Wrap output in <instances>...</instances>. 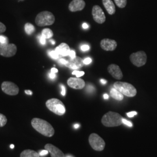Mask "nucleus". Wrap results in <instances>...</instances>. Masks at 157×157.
I'll return each mask as SVG.
<instances>
[{
	"mask_svg": "<svg viewBox=\"0 0 157 157\" xmlns=\"http://www.w3.org/2000/svg\"><path fill=\"white\" fill-rule=\"evenodd\" d=\"M31 124L32 127L37 132L44 136L51 137L55 133V130L52 126L47 121L40 118H33Z\"/></svg>",
	"mask_w": 157,
	"mask_h": 157,
	"instance_id": "f257e3e1",
	"label": "nucleus"
},
{
	"mask_svg": "<svg viewBox=\"0 0 157 157\" xmlns=\"http://www.w3.org/2000/svg\"><path fill=\"white\" fill-rule=\"evenodd\" d=\"M122 119L123 117L119 113L109 111L102 117L101 123L106 127H116L123 124Z\"/></svg>",
	"mask_w": 157,
	"mask_h": 157,
	"instance_id": "f03ea898",
	"label": "nucleus"
},
{
	"mask_svg": "<svg viewBox=\"0 0 157 157\" xmlns=\"http://www.w3.org/2000/svg\"><path fill=\"white\" fill-rule=\"evenodd\" d=\"M47 108L57 115L62 116L66 112V108L62 101L57 98H51L46 101Z\"/></svg>",
	"mask_w": 157,
	"mask_h": 157,
	"instance_id": "7ed1b4c3",
	"label": "nucleus"
},
{
	"mask_svg": "<svg viewBox=\"0 0 157 157\" xmlns=\"http://www.w3.org/2000/svg\"><path fill=\"white\" fill-rule=\"evenodd\" d=\"M113 87L121 92L124 95L133 97L137 94V90L132 84L123 82H116L113 83Z\"/></svg>",
	"mask_w": 157,
	"mask_h": 157,
	"instance_id": "20e7f679",
	"label": "nucleus"
},
{
	"mask_svg": "<svg viewBox=\"0 0 157 157\" xmlns=\"http://www.w3.org/2000/svg\"><path fill=\"white\" fill-rule=\"evenodd\" d=\"M55 22L54 15L49 11L39 13L35 19V23L39 26H45L52 25Z\"/></svg>",
	"mask_w": 157,
	"mask_h": 157,
	"instance_id": "39448f33",
	"label": "nucleus"
},
{
	"mask_svg": "<svg viewBox=\"0 0 157 157\" xmlns=\"http://www.w3.org/2000/svg\"><path fill=\"white\" fill-rule=\"evenodd\" d=\"M89 142L91 148L97 151L104 150L105 143L103 139L96 133H91L89 137Z\"/></svg>",
	"mask_w": 157,
	"mask_h": 157,
	"instance_id": "423d86ee",
	"label": "nucleus"
},
{
	"mask_svg": "<svg viewBox=\"0 0 157 157\" xmlns=\"http://www.w3.org/2000/svg\"><path fill=\"white\" fill-rule=\"evenodd\" d=\"M130 60L136 67H141L144 65L147 62L146 52L143 51L134 52L130 55Z\"/></svg>",
	"mask_w": 157,
	"mask_h": 157,
	"instance_id": "0eeeda50",
	"label": "nucleus"
},
{
	"mask_svg": "<svg viewBox=\"0 0 157 157\" xmlns=\"http://www.w3.org/2000/svg\"><path fill=\"white\" fill-rule=\"evenodd\" d=\"M17 51V46L14 44L0 43V56L5 57H11L16 54Z\"/></svg>",
	"mask_w": 157,
	"mask_h": 157,
	"instance_id": "6e6552de",
	"label": "nucleus"
},
{
	"mask_svg": "<svg viewBox=\"0 0 157 157\" xmlns=\"http://www.w3.org/2000/svg\"><path fill=\"white\" fill-rule=\"evenodd\" d=\"M1 89L6 94L10 95H16L19 93V89L18 86L11 82L6 81L1 84Z\"/></svg>",
	"mask_w": 157,
	"mask_h": 157,
	"instance_id": "1a4fd4ad",
	"label": "nucleus"
},
{
	"mask_svg": "<svg viewBox=\"0 0 157 157\" xmlns=\"http://www.w3.org/2000/svg\"><path fill=\"white\" fill-rule=\"evenodd\" d=\"M92 15L95 22L102 24L105 22L106 17L101 7L98 6H94L92 9Z\"/></svg>",
	"mask_w": 157,
	"mask_h": 157,
	"instance_id": "9d476101",
	"label": "nucleus"
},
{
	"mask_svg": "<svg viewBox=\"0 0 157 157\" xmlns=\"http://www.w3.org/2000/svg\"><path fill=\"white\" fill-rule=\"evenodd\" d=\"M67 61V63L65 66L72 69L77 70L84 66V59L78 56H76L73 58H70Z\"/></svg>",
	"mask_w": 157,
	"mask_h": 157,
	"instance_id": "9b49d317",
	"label": "nucleus"
},
{
	"mask_svg": "<svg viewBox=\"0 0 157 157\" xmlns=\"http://www.w3.org/2000/svg\"><path fill=\"white\" fill-rule=\"evenodd\" d=\"M67 84L73 89L80 90L84 88L85 82L80 78H70L67 79Z\"/></svg>",
	"mask_w": 157,
	"mask_h": 157,
	"instance_id": "f8f14e48",
	"label": "nucleus"
},
{
	"mask_svg": "<svg viewBox=\"0 0 157 157\" xmlns=\"http://www.w3.org/2000/svg\"><path fill=\"white\" fill-rule=\"evenodd\" d=\"M101 48L107 51H114L117 47V43L114 40L104 39L100 42Z\"/></svg>",
	"mask_w": 157,
	"mask_h": 157,
	"instance_id": "ddd939ff",
	"label": "nucleus"
},
{
	"mask_svg": "<svg viewBox=\"0 0 157 157\" xmlns=\"http://www.w3.org/2000/svg\"><path fill=\"white\" fill-rule=\"evenodd\" d=\"M108 71L112 77L117 80L123 78V73L120 67L116 64H111L108 67Z\"/></svg>",
	"mask_w": 157,
	"mask_h": 157,
	"instance_id": "4468645a",
	"label": "nucleus"
},
{
	"mask_svg": "<svg viewBox=\"0 0 157 157\" xmlns=\"http://www.w3.org/2000/svg\"><path fill=\"white\" fill-rule=\"evenodd\" d=\"M85 6L84 0H73L69 5V10L71 12L80 11L84 9Z\"/></svg>",
	"mask_w": 157,
	"mask_h": 157,
	"instance_id": "2eb2a0df",
	"label": "nucleus"
},
{
	"mask_svg": "<svg viewBox=\"0 0 157 157\" xmlns=\"http://www.w3.org/2000/svg\"><path fill=\"white\" fill-rule=\"evenodd\" d=\"M44 148L45 150L50 153L51 157H66L61 150L51 144H47Z\"/></svg>",
	"mask_w": 157,
	"mask_h": 157,
	"instance_id": "dca6fc26",
	"label": "nucleus"
},
{
	"mask_svg": "<svg viewBox=\"0 0 157 157\" xmlns=\"http://www.w3.org/2000/svg\"><path fill=\"white\" fill-rule=\"evenodd\" d=\"M55 50L56 51V52L59 56H69V54L71 51L69 45L65 43H62L58 47H56Z\"/></svg>",
	"mask_w": 157,
	"mask_h": 157,
	"instance_id": "f3484780",
	"label": "nucleus"
},
{
	"mask_svg": "<svg viewBox=\"0 0 157 157\" xmlns=\"http://www.w3.org/2000/svg\"><path fill=\"white\" fill-rule=\"evenodd\" d=\"M102 4L109 15H113L115 13V6L112 0H102Z\"/></svg>",
	"mask_w": 157,
	"mask_h": 157,
	"instance_id": "a211bd4d",
	"label": "nucleus"
},
{
	"mask_svg": "<svg viewBox=\"0 0 157 157\" xmlns=\"http://www.w3.org/2000/svg\"><path fill=\"white\" fill-rule=\"evenodd\" d=\"M110 95L112 98L117 101H122L124 99V95L114 87L111 89Z\"/></svg>",
	"mask_w": 157,
	"mask_h": 157,
	"instance_id": "6ab92c4d",
	"label": "nucleus"
},
{
	"mask_svg": "<svg viewBox=\"0 0 157 157\" xmlns=\"http://www.w3.org/2000/svg\"><path fill=\"white\" fill-rule=\"evenodd\" d=\"M20 157H40V155L32 150H25L21 152Z\"/></svg>",
	"mask_w": 157,
	"mask_h": 157,
	"instance_id": "aec40b11",
	"label": "nucleus"
},
{
	"mask_svg": "<svg viewBox=\"0 0 157 157\" xmlns=\"http://www.w3.org/2000/svg\"><path fill=\"white\" fill-rule=\"evenodd\" d=\"M41 35L46 39H49L53 36L54 34H53L52 31L50 29L46 28L42 30Z\"/></svg>",
	"mask_w": 157,
	"mask_h": 157,
	"instance_id": "412c9836",
	"label": "nucleus"
},
{
	"mask_svg": "<svg viewBox=\"0 0 157 157\" xmlns=\"http://www.w3.org/2000/svg\"><path fill=\"white\" fill-rule=\"evenodd\" d=\"M25 32L28 35H31L35 31V28L33 25L30 23H27L25 25Z\"/></svg>",
	"mask_w": 157,
	"mask_h": 157,
	"instance_id": "4be33fe9",
	"label": "nucleus"
},
{
	"mask_svg": "<svg viewBox=\"0 0 157 157\" xmlns=\"http://www.w3.org/2000/svg\"><path fill=\"white\" fill-rule=\"evenodd\" d=\"M114 1L120 8H124L127 4V0H114Z\"/></svg>",
	"mask_w": 157,
	"mask_h": 157,
	"instance_id": "5701e85b",
	"label": "nucleus"
},
{
	"mask_svg": "<svg viewBox=\"0 0 157 157\" xmlns=\"http://www.w3.org/2000/svg\"><path fill=\"white\" fill-rule=\"evenodd\" d=\"M7 123V118L2 113H0V128L3 127Z\"/></svg>",
	"mask_w": 157,
	"mask_h": 157,
	"instance_id": "b1692460",
	"label": "nucleus"
},
{
	"mask_svg": "<svg viewBox=\"0 0 157 157\" xmlns=\"http://www.w3.org/2000/svg\"><path fill=\"white\" fill-rule=\"evenodd\" d=\"M48 55L51 58L54 59H57L59 58V55L57 53L56 50H51L48 51Z\"/></svg>",
	"mask_w": 157,
	"mask_h": 157,
	"instance_id": "393cba45",
	"label": "nucleus"
},
{
	"mask_svg": "<svg viewBox=\"0 0 157 157\" xmlns=\"http://www.w3.org/2000/svg\"><path fill=\"white\" fill-rule=\"evenodd\" d=\"M84 73H84V72H83V71H78L75 70L72 73V74L74 75H76L77 78H80V77L83 76Z\"/></svg>",
	"mask_w": 157,
	"mask_h": 157,
	"instance_id": "a878e982",
	"label": "nucleus"
},
{
	"mask_svg": "<svg viewBox=\"0 0 157 157\" xmlns=\"http://www.w3.org/2000/svg\"><path fill=\"white\" fill-rule=\"evenodd\" d=\"M0 43L1 44H7L8 43V39L6 36H0Z\"/></svg>",
	"mask_w": 157,
	"mask_h": 157,
	"instance_id": "bb28decb",
	"label": "nucleus"
},
{
	"mask_svg": "<svg viewBox=\"0 0 157 157\" xmlns=\"http://www.w3.org/2000/svg\"><path fill=\"white\" fill-rule=\"evenodd\" d=\"M38 39L39 40L40 43L42 45H45L46 44V39L44 38L41 34L38 36Z\"/></svg>",
	"mask_w": 157,
	"mask_h": 157,
	"instance_id": "cd10ccee",
	"label": "nucleus"
},
{
	"mask_svg": "<svg viewBox=\"0 0 157 157\" xmlns=\"http://www.w3.org/2000/svg\"><path fill=\"white\" fill-rule=\"evenodd\" d=\"M6 30V26L4 24L0 22V33H4Z\"/></svg>",
	"mask_w": 157,
	"mask_h": 157,
	"instance_id": "c85d7f7f",
	"label": "nucleus"
},
{
	"mask_svg": "<svg viewBox=\"0 0 157 157\" xmlns=\"http://www.w3.org/2000/svg\"><path fill=\"white\" fill-rule=\"evenodd\" d=\"M122 122H123V124L128 126L129 127H132L133 126V124L131 122H130L129 121H128V120H126L124 118H123V119H122Z\"/></svg>",
	"mask_w": 157,
	"mask_h": 157,
	"instance_id": "c756f323",
	"label": "nucleus"
},
{
	"mask_svg": "<svg viewBox=\"0 0 157 157\" xmlns=\"http://www.w3.org/2000/svg\"><path fill=\"white\" fill-rule=\"evenodd\" d=\"M80 48H81L82 50L83 51H88L90 49V47H89V45L84 44V45H82L80 47Z\"/></svg>",
	"mask_w": 157,
	"mask_h": 157,
	"instance_id": "7c9ffc66",
	"label": "nucleus"
},
{
	"mask_svg": "<svg viewBox=\"0 0 157 157\" xmlns=\"http://www.w3.org/2000/svg\"><path fill=\"white\" fill-rule=\"evenodd\" d=\"M126 114H127L128 117H129V118H132L135 115H136L137 114V112H136V111H133V112H128Z\"/></svg>",
	"mask_w": 157,
	"mask_h": 157,
	"instance_id": "2f4dec72",
	"label": "nucleus"
},
{
	"mask_svg": "<svg viewBox=\"0 0 157 157\" xmlns=\"http://www.w3.org/2000/svg\"><path fill=\"white\" fill-rule=\"evenodd\" d=\"M61 94L63 96H65L66 95V88L63 85V84H61Z\"/></svg>",
	"mask_w": 157,
	"mask_h": 157,
	"instance_id": "473e14b6",
	"label": "nucleus"
},
{
	"mask_svg": "<svg viewBox=\"0 0 157 157\" xmlns=\"http://www.w3.org/2000/svg\"><path fill=\"white\" fill-rule=\"evenodd\" d=\"M92 62V59L90 58H87L84 59V65H89Z\"/></svg>",
	"mask_w": 157,
	"mask_h": 157,
	"instance_id": "72a5a7b5",
	"label": "nucleus"
},
{
	"mask_svg": "<svg viewBox=\"0 0 157 157\" xmlns=\"http://www.w3.org/2000/svg\"><path fill=\"white\" fill-rule=\"evenodd\" d=\"M69 56L70 58H75V57H76V52H75V51L74 50H71L70 51V53H69Z\"/></svg>",
	"mask_w": 157,
	"mask_h": 157,
	"instance_id": "f704fd0d",
	"label": "nucleus"
},
{
	"mask_svg": "<svg viewBox=\"0 0 157 157\" xmlns=\"http://www.w3.org/2000/svg\"><path fill=\"white\" fill-rule=\"evenodd\" d=\"M48 153H49L48 151L47 150H42V151L40 152V156H44V155H47Z\"/></svg>",
	"mask_w": 157,
	"mask_h": 157,
	"instance_id": "c9c22d12",
	"label": "nucleus"
},
{
	"mask_svg": "<svg viewBox=\"0 0 157 157\" xmlns=\"http://www.w3.org/2000/svg\"><path fill=\"white\" fill-rule=\"evenodd\" d=\"M59 63H60L61 64H62V65H66L67 63V60H66V59H65L61 58V59H60L59 60Z\"/></svg>",
	"mask_w": 157,
	"mask_h": 157,
	"instance_id": "e433bc0d",
	"label": "nucleus"
},
{
	"mask_svg": "<svg viewBox=\"0 0 157 157\" xmlns=\"http://www.w3.org/2000/svg\"><path fill=\"white\" fill-rule=\"evenodd\" d=\"M48 75H49L50 78H51V79H54V78H56V73H52V72H51L50 73H49Z\"/></svg>",
	"mask_w": 157,
	"mask_h": 157,
	"instance_id": "4c0bfd02",
	"label": "nucleus"
},
{
	"mask_svg": "<svg viewBox=\"0 0 157 157\" xmlns=\"http://www.w3.org/2000/svg\"><path fill=\"white\" fill-rule=\"evenodd\" d=\"M25 93H26V94H28V95H32L33 94V92H32L31 90H25Z\"/></svg>",
	"mask_w": 157,
	"mask_h": 157,
	"instance_id": "58836bf2",
	"label": "nucleus"
},
{
	"mask_svg": "<svg viewBox=\"0 0 157 157\" xmlns=\"http://www.w3.org/2000/svg\"><path fill=\"white\" fill-rule=\"evenodd\" d=\"M51 72H52V73H58V70L57 69H56V68H55V67H52V68L51 69Z\"/></svg>",
	"mask_w": 157,
	"mask_h": 157,
	"instance_id": "ea45409f",
	"label": "nucleus"
},
{
	"mask_svg": "<svg viewBox=\"0 0 157 157\" xmlns=\"http://www.w3.org/2000/svg\"><path fill=\"white\" fill-rule=\"evenodd\" d=\"M82 26H83V28L84 29L89 28V25H88L86 23H84L83 24Z\"/></svg>",
	"mask_w": 157,
	"mask_h": 157,
	"instance_id": "a19ab883",
	"label": "nucleus"
},
{
	"mask_svg": "<svg viewBox=\"0 0 157 157\" xmlns=\"http://www.w3.org/2000/svg\"><path fill=\"white\" fill-rule=\"evenodd\" d=\"M100 82H101V83L102 84H104L107 83V80H104V79H101V80H100Z\"/></svg>",
	"mask_w": 157,
	"mask_h": 157,
	"instance_id": "79ce46f5",
	"label": "nucleus"
},
{
	"mask_svg": "<svg viewBox=\"0 0 157 157\" xmlns=\"http://www.w3.org/2000/svg\"><path fill=\"white\" fill-rule=\"evenodd\" d=\"M103 97H104V99H105V100H107V99H108V98H109V95H108L107 94H104V95H103Z\"/></svg>",
	"mask_w": 157,
	"mask_h": 157,
	"instance_id": "37998d69",
	"label": "nucleus"
},
{
	"mask_svg": "<svg viewBox=\"0 0 157 157\" xmlns=\"http://www.w3.org/2000/svg\"><path fill=\"white\" fill-rule=\"evenodd\" d=\"M79 127H80V124H75L74 125V128H75V129H78Z\"/></svg>",
	"mask_w": 157,
	"mask_h": 157,
	"instance_id": "c03bdc74",
	"label": "nucleus"
},
{
	"mask_svg": "<svg viewBox=\"0 0 157 157\" xmlns=\"http://www.w3.org/2000/svg\"><path fill=\"white\" fill-rule=\"evenodd\" d=\"M50 42L51 43V44H52V45H54V44H56V41H55L54 40H50Z\"/></svg>",
	"mask_w": 157,
	"mask_h": 157,
	"instance_id": "a18cd8bd",
	"label": "nucleus"
},
{
	"mask_svg": "<svg viewBox=\"0 0 157 157\" xmlns=\"http://www.w3.org/2000/svg\"><path fill=\"white\" fill-rule=\"evenodd\" d=\"M14 145L13 144H11V146H10V147H11V148H12V149H13V148H14Z\"/></svg>",
	"mask_w": 157,
	"mask_h": 157,
	"instance_id": "49530a36",
	"label": "nucleus"
}]
</instances>
